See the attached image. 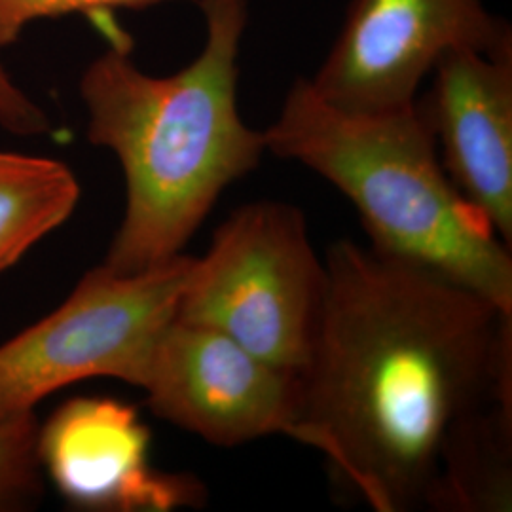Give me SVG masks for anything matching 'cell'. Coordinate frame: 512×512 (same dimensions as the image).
I'll return each mask as SVG.
<instances>
[{
	"label": "cell",
	"mask_w": 512,
	"mask_h": 512,
	"mask_svg": "<svg viewBox=\"0 0 512 512\" xmlns=\"http://www.w3.org/2000/svg\"><path fill=\"white\" fill-rule=\"evenodd\" d=\"M325 266L302 423L374 511L427 507L454 427L512 404V311L349 239Z\"/></svg>",
	"instance_id": "cell-1"
},
{
	"label": "cell",
	"mask_w": 512,
	"mask_h": 512,
	"mask_svg": "<svg viewBox=\"0 0 512 512\" xmlns=\"http://www.w3.org/2000/svg\"><path fill=\"white\" fill-rule=\"evenodd\" d=\"M207 40L183 71L150 76L114 42L88 65L80 95L88 139L116 154L126 213L103 262L139 274L183 253L224 188L260 164L262 131L238 110L239 42L249 0H200Z\"/></svg>",
	"instance_id": "cell-2"
},
{
	"label": "cell",
	"mask_w": 512,
	"mask_h": 512,
	"mask_svg": "<svg viewBox=\"0 0 512 512\" xmlns=\"http://www.w3.org/2000/svg\"><path fill=\"white\" fill-rule=\"evenodd\" d=\"M262 135L268 152L310 167L355 205L370 247L431 268L512 311L509 245L446 175L418 101L351 112L298 78Z\"/></svg>",
	"instance_id": "cell-3"
},
{
	"label": "cell",
	"mask_w": 512,
	"mask_h": 512,
	"mask_svg": "<svg viewBox=\"0 0 512 512\" xmlns=\"http://www.w3.org/2000/svg\"><path fill=\"white\" fill-rule=\"evenodd\" d=\"M327 294L306 215L291 203L238 207L196 258L177 319L219 330L296 376L310 361Z\"/></svg>",
	"instance_id": "cell-4"
},
{
	"label": "cell",
	"mask_w": 512,
	"mask_h": 512,
	"mask_svg": "<svg viewBox=\"0 0 512 512\" xmlns=\"http://www.w3.org/2000/svg\"><path fill=\"white\" fill-rule=\"evenodd\" d=\"M194 262L181 253L139 274H116L101 264L84 275L57 310L0 346V423L88 378L143 389Z\"/></svg>",
	"instance_id": "cell-5"
},
{
	"label": "cell",
	"mask_w": 512,
	"mask_h": 512,
	"mask_svg": "<svg viewBox=\"0 0 512 512\" xmlns=\"http://www.w3.org/2000/svg\"><path fill=\"white\" fill-rule=\"evenodd\" d=\"M150 410L222 448L285 435L315 448L302 423L300 378L230 336L173 319L148 366Z\"/></svg>",
	"instance_id": "cell-6"
},
{
	"label": "cell",
	"mask_w": 512,
	"mask_h": 512,
	"mask_svg": "<svg viewBox=\"0 0 512 512\" xmlns=\"http://www.w3.org/2000/svg\"><path fill=\"white\" fill-rule=\"evenodd\" d=\"M507 46L509 25L492 18L482 0H353L310 82L338 109H401L416 101L421 80L448 50L495 54Z\"/></svg>",
	"instance_id": "cell-7"
},
{
	"label": "cell",
	"mask_w": 512,
	"mask_h": 512,
	"mask_svg": "<svg viewBox=\"0 0 512 512\" xmlns=\"http://www.w3.org/2000/svg\"><path fill=\"white\" fill-rule=\"evenodd\" d=\"M139 412L110 397L61 404L38 431V456L61 497L80 511L173 512L207 503L202 478L150 463Z\"/></svg>",
	"instance_id": "cell-8"
},
{
	"label": "cell",
	"mask_w": 512,
	"mask_h": 512,
	"mask_svg": "<svg viewBox=\"0 0 512 512\" xmlns=\"http://www.w3.org/2000/svg\"><path fill=\"white\" fill-rule=\"evenodd\" d=\"M420 99L440 162L461 196L512 241V46L495 54L454 48Z\"/></svg>",
	"instance_id": "cell-9"
},
{
	"label": "cell",
	"mask_w": 512,
	"mask_h": 512,
	"mask_svg": "<svg viewBox=\"0 0 512 512\" xmlns=\"http://www.w3.org/2000/svg\"><path fill=\"white\" fill-rule=\"evenodd\" d=\"M512 404L486 406L454 427L427 509L511 511Z\"/></svg>",
	"instance_id": "cell-10"
},
{
	"label": "cell",
	"mask_w": 512,
	"mask_h": 512,
	"mask_svg": "<svg viewBox=\"0 0 512 512\" xmlns=\"http://www.w3.org/2000/svg\"><path fill=\"white\" fill-rule=\"evenodd\" d=\"M80 184L69 165L0 152V274L73 215Z\"/></svg>",
	"instance_id": "cell-11"
},
{
	"label": "cell",
	"mask_w": 512,
	"mask_h": 512,
	"mask_svg": "<svg viewBox=\"0 0 512 512\" xmlns=\"http://www.w3.org/2000/svg\"><path fill=\"white\" fill-rule=\"evenodd\" d=\"M35 410L0 423V512L35 509L44 495Z\"/></svg>",
	"instance_id": "cell-12"
},
{
	"label": "cell",
	"mask_w": 512,
	"mask_h": 512,
	"mask_svg": "<svg viewBox=\"0 0 512 512\" xmlns=\"http://www.w3.org/2000/svg\"><path fill=\"white\" fill-rule=\"evenodd\" d=\"M160 2L165 0H0V50L14 44L21 31L38 19L112 8H147Z\"/></svg>",
	"instance_id": "cell-13"
},
{
	"label": "cell",
	"mask_w": 512,
	"mask_h": 512,
	"mask_svg": "<svg viewBox=\"0 0 512 512\" xmlns=\"http://www.w3.org/2000/svg\"><path fill=\"white\" fill-rule=\"evenodd\" d=\"M0 126L10 133L33 137L50 131V118L19 88L0 63Z\"/></svg>",
	"instance_id": "cell-14"
}]
</instances>
